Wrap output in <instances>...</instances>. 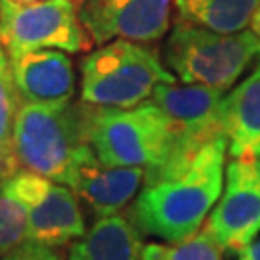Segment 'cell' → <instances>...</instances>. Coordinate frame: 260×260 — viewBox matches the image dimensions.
Listing matches in <instances>:
<instances>
[{"label": "cell", "mask_w": 260, "mask_h": 260, "mask_svg": "<svg viewBox=\"0 0 260 260\" xmlns=\"http://www.w3.org/2000/svg\"><path fill=\"white\" fill-rule=\"evenodd\" d=\"M85 143L108 166L143 168L150 174L170 150V123L154 103L133 108H103L81 101Z\"/></svg>", "instance_id": "7a4b0ae2"}, {"label": "cell", "mask_w": 260, "mask_h": 260, "mask_svg": "<svg viewBox=\"0 0 260 260\" xmlns=\"http://www.w3.org/2000/svg\"><path fill=\"white\" fill-rule=\"evenodd\" d=\"M85 235V218L70 187L50 181L29 210L25 243L43 247H64Z\"/></svg>", "instance_id": "7c38bea8"}, {"label": "cell", "mask_w": 260, "mask_h": 260, "mask_svg": "<svg viewBox=\"0 0 260 260\" xmlns=\"http://www.w3.org/2000/svg\"><path fill=\"white\" fill-rule=\"evenodd\" d=\"M8 58L16 91L23 103L52 104L72 101L75 75L74 64L66 52L45 48Z\"/></svg>", "instance_id": "8fae6325"}, {"label": "cell", "mask_w": 260, "mask_h": 260, "mask_svg": "<svg viewBox=\"0 0 260 260\" xmlns=\"http://www.w3.org/2000/svg\"><path fill=\"white\" fill-rule=\"evenodd\" d=\"M16 2H23V4H27V2H39V0H16Z\"/></svg>", "instance_id": "603a6c76"}, {"label": "cell", "mask_w": 260, "mask_h": 260, "mask_svg": "<svg viewBox=\"0 0 260 260\" xmlns=\"http://www.w3.org/2000/svg\"><path fill=\"white\" fill-rule=\"evenodd\" d=\"M145 185L143 168L108 166L99 160L91 145L83 143L75 150L72 170L66 181L94 218L118 214Z\"/></svg>", "instance_id": "30bf717a"}, {"label": "cell", "mask_w": 260, "mask_h": 260, "mask_svg": "<svg viewBox=\"0 0 260 260\" xmlns=\"http://www.w3.org/2000/svg\"><path fill=\"white\" fill-rule=\"evenodd\" d=\"M225 150L228 137H216L181 172L145 183L131 210L137 230L168 243L193 237L222 195Z\"/></svg>", "instance_id": "6da1fadb"}, {"label": "cell", "mask_w": 260, "mask_h": 260, "mask_svg": "<svg viewBox=\"0 0 260 260\" xmlns=\"http://www.w3.org/2000/svg\"><path fill=\"white\" fill-rule=\"evenodd\" d=\"M14 260H64L54 249L35 245V243H23L18 249L12 251Z\"/></svg>", "instance_id": "d6986e66"}, {"label": "cell", "mask_w": 260, "mask_h": 260, "mask_svg": "<svg viewBox=\"0 0 260 260\" xmlns=\"http://www.w3.org/2000/svg\"><path fill=\"white\" fill-rule=\"evenodd\" d=\"M162 83H176V75L145 43L116 39L81 62V101L91 106L133 108Z\"/></svg>", "instance_id": "3957f363"}, {"label": "cell", "mask_w": 260, "mask_h": 260, "mask_svg": "<svg viewBox=\"0 0 260 260\" xmlns=\"http://www.w3.org/2000/svg\"><path fill=\"white\" fill-rule=\"evenodd\" d=\"M222 252L223 249L205 228L179 243L147 245L143 247L139 260H222Z\"/></svg>", "instance_id": "ac0fdd59"}, {"label": "cell", "mask_w": 260, "mask_h": 260, "mask_svg": "<svg viewBox=\"0 0 260 260\" xmlns=\"http://www.w3.org/2000/svg\"><path fill=\"white\" fill-rule=\"evenodd\" d=\"M83 143L81 104H19L14 123V154L19 168L66 185L75 150Z\"/></svg>", "instance_id": "5b68a950"}, {"label": "cell", "mask_w": 260, "mask_h": 260, "mask_svg": "<svg viewBox=\"0 0 260 260\" xmlns=\"http://www.w3.org/2000/svg\"><path fill=\"white\" fill-rule=\"evenodd\" d=\"M143 245L137 225L114 214L93 223L72 245L68 260H139Z\"/></svg>", "instance_id": "9a60e30c"}, {"label": "cell", "mask_w": 260, "mask_h": 260, "mask_svg": "<svg viewBox=\"0 0 260 260\" xmlns=\"http://www.w3.org/2000/svg\"><path fill=\"white\" fill-rule=\"evenodd\" d=\"M19 110V94L14 85L6 48L0 43V179L21 170L14 154V123Z\"/></svg>", "instance_id": "e0dca14e"}, {"label": "cell", "mask_w": 260, "mask_h": 260, "mask_svg": "<svg viewBox=\"0 0 260 260\" xmlns=\"http://www.w3.org/2000/svg\"><path fill=\"white\" fill-rule=\"evenodd\" d=\"M249 29H251L252 33L256 35V39H258V43H260V0H258V4H256L254 14H252L251 23H249Z\"/></svg>", "instance_id": "44dd1931"}, {"label": "cell", "mask_w": 260, "mask_h": 260, "mask_svg": "<svg viewBox=\"0 0 260 260\" xmlns=\"http://www.w3.org/2000/svg\"><path fill=\"white\" fill-rule=\"evenodd\" d=\"M260 56V54H258ZM222 129L232 160L260 158V60L222 101Z\"/></svg>", "instance_id": "4fadbf2b"}, {"label": "cell", "mask_w": 260, "mask_h": 260, "mask_svg": "<svg viewBox=\"0 0 260 260\" xmlns=\"http://www.w3.org/2000/svg\"><path fill=\"white\" fill-rule=\"evenodd\" d=\"M223 251L241 252L260 233V158L232 160L225 187L206 220Z\"/></svg>", "instance_id": "ba28073f"}, {"label": "cell", "mask_w": 260, "mask_h": 260, "mask_svg": "<svg viewBox=\"0 0 260 260\" xmlns=\"http://www.w3.org/2000/svg\"><path fill=\"white\" fill-rule=\"evenodd\" d=\"M260 54V43L251 29L218 33L176 19L166 41L168 70L181 83L228 91Z\"/></svg>", "instance_id": "277c9868"}, {"label": "cell", "mask_w": 260, "mask_h": 260, "mask_svg": "<svg viewBox=\"0 0 260 260\" xmlns=\"http://www.w3.org/2000/svg\"><path fill=\"white\" fill-rule=\"evenodd\" d=\"M177 18L218 33L249 27L258 0H174Z\"/></svg>", "instance_id": "2e32d148"}, {"label": "cell", "mask_w": 260, "mask_h": 260, "mask_svg": "<svg viewBox=\"0 0 260 260\" xmlns=\"http://www.w3.org/2000/svg\"><path fill=\"white\" fill-rule=\"evenodd\" d=\"M0 260H14V254H12V251H10L8 254H4V256H2Z\"/></svg>", "instance_id": "7402d4cb"}, {"label": "cell", "mask_w": 260, "mask_h": 260, "mask_svg": "<svg viewBox=\"0 0 260 260\" xmlns=\"http://www.w3.org/2000/svg\"><path fill=\"white\" fill-rule=\"evenodd\" d=\"M48 183L50 179L23 168L0 179V258L25 243L29 210Z\"/></svg>", "instance_id": "5bb4252c"}, {"label": "cell", "mask_w": 260, "mask_h": 260, "mask_svg": "<svg viewBox=\"0 0 260 260\" xmlns=\"http://www.w3.org/2000/svg\"><path fill=\"white\" fill-rule=\"evenodd\" d=\"M239 260H260V241H252L239 252Z\"/></svg>", "instance_id": "ffe728a7"}, {"label": "cell", "mask_w": 260, "mask_h": 260, "mask_svg": "<svg viewBox=\"0 0 260 260\" xmlns=\"http://www.w3.org/2000/svg\"><path fill=\"white\" fill-rule=\"evenodd\" d=\"M223 96V91L201 85H158L149 101L170 123V150L162 166L145 174V183L181 172L205 145L225 135L220 118Z\"/></svg>", "instance_id": "8992f818"}, {"label": "cell", "mask_w": 260, "mask_h": 260, "mask_svg": "<svg viewBox=\"0 0 260 260\" xmlns=\"http://www.w3.org/2000/svg\"><path fill=\"white\" fill-rule=\"evenodd\" d=\"M174 0H81L79 21L94 45L116 39L154 43L172 21Z\"/></svg>", "instance_id": "9c48e42d"}, {"label": "cell", "mask_w": 260, "mask_h": 260, "mask_svg": "<svg viewBox=\"0 0 260 260\" xmlns=\"http://www.w3.org/2000/svg\"><path fill=\"white\" fill-rule=\"evenodd\" d=\"M0 43L8 56L45 48L83 52L91 47L75 0H0Z\"/></svg>", "instance_id": "52a82bcc"}]
</instances>
